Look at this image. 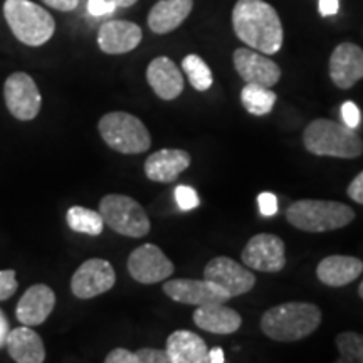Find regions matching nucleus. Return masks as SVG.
I'll return each mask as SVG.
<instances>
[{"label": "nucleus", "mask_w": 363, "mask_h": 363, "mask_svg": "<svg viewBox=\"0 0 363 363\" xmlns=\"http://www.w3.org/2000/svg\"><path fill=\"white\" fill-rule=\"evenodd\" d=\"M233 27L244 44L266 56L279 52L283 24L276 9L264 0H238L233 9Z\"/></svg>", "instance_id": "obj_1"}, {"label": "nucleus", "mask_w": 363, "mask_h": 363, "mask_svg": "<svg viewBox=\"0 0 363 363\" xmlns=\"http://www.w3.org/2000/svg\"><path fill=\"white\" fill-rule=\"evenodd\" d=\"M320 323V308L311 303L291 301L267 310L261 318V330L276 342H298L310 337Z\"/></svg>", "instance_id": "obj_2"}, {"label": "nucleus", "mask_w": 363, "mask_h": 363, "mask_svg": "<svg viewBox=\"0 0 363 363\" xmlns=\"http://www.w3.org/2000/svg\"><path fill=\"white\" fill-rule=\"evenodd\" d=\"M303 143L316 157L357 158L363 153V140L355 130L326 118H318L306 126Z\"/></svg>", "instance_id": "obj_3"}, {"label": "nucleus", "mask_w": 363, "mask_h": 363, "mask_svg": "<svg viewBox=\"0 0 363 363\" xmlns=\"http://www.w3.org/2000/svg\"><path fill=\"white\" fill-rule=\"evenodd\" d=\"M355 219L350 206L333 201H298L286 211V220L305 233H330L342 229Z\"/></svg>", "instance_id": "obj_4"}, {"label": "nucleus", "mask_w": 363, "mask_h": 363, "mask_svg": "<svg viewBox=\"0 0 363 363\" xmlns=\"http://www.w3.org/2000/svg\"><path fill=\"white\" fill-rule=\"evenodd\" d=\"M4 17L12 34L30 48H39L48 43L56 30V22L51 13L30 0H6Z\"/></svg>", "instance_id": "obj_5"}, {"label": "nucleus", "mask_w": 363, "mask_h": 363, "mask_svg": "<svg viewBox=\"0 0 363 363\" xmlns=\"http://www.w3.org/2000/svg\"><path fill=\"white\" fill-rule=\"evenodd\" d=\"M104 143L123 155L145 153L152 145V136L143 121L125 111L106 113L98 123Z\"/></svg>", "instance_id": "obj_6"}, {"label": "nucleus", "mask_w": 363, "mask_h": 363, "mask_svg": "<svg viewBox=\"0 0 363 363\" xmlns=\"http://www.w3.org/2000/svg\"><path fill=\"white\" fill-rule=\"evenodd\" d=\"M99 214L104 224L126 238H143L150 233V219L135 199L121 194H108L99 201Z\"/></svg>", "instance_id": "obj_7"}, {"label": "nucleus", "mask_w": 363, "mask_h": 363, "mask_svg": "<svg viewBox=\"0 0 363 363\" xmlns=\"http://www.w3.org/2000/svg\"><path fill=\"white\" fill-rule=\"evenodd\" d=\"M4 98L7 110L21 121H30L39 115L43 106L38 84L27 72H13L4 83Z\"/></svg>", "instance_id": "obj_8"}, {"label": "nucleus", "mask_w": 363, "mask_h": 363, "mask_svg": "<svg viewBox=\"0 0 363 363\" xmlns=\"http://www.w3.org/2000/svg\"><path fill=\"white\" fill-rule=\"evenodd\" d=\"M115 283L116 272L111 262L93 257V259L84 261L72 274L71 291L79 299H91L110 291Z\"/></svg>", "instance_id": "obj_9"}, {"label": "nucleus", "mask_w": 363, "mask_h": 363, "mask_svg": "<svg viewBox=\"0 0 363 363\" xmlns=\"http://www.w3.org/2000/svg\"><path fill=\"white\" fill-rule=\"evenodd\" d=\"M174 262L155 244L136 247L128 257V271L135 281L142 284H155L174 274Z\"/></svg>", "instance_id": "obj_10"}, {"label": "nucleus", "mask_w": 363, "mask_h": 363, "mask_svg": "<svg viewBox=\"0 0 363 363\" xmlns=\"http://www.w3.org/2000/svg\"><path fill=\"white\" fill-rule=\"evenodd\" d=\"M203 278L220 286L225 293H229L230 298L249 293L256 284V276L246 266L225 256L208 261L203 269Z\"/></svg>", "instance_id": "obj_11"}, {"label": "nucleus", "mask_w": 363, "mask_h": 363, "mask_svg": "<svg viewBox=\"0 0 363 363\" xmlns=\"http://www.w3.org/2000/svg\"><path fill=\"white\" fill-rule=\"evenodd\" d=\"M283 239L274 234H257L249 239L242 251L246 267L261 272H279L286 266Z\"/></svg>", "instance_id": "obj_12"}, {"label": "nucleus", "mask_w": 363, "mask_h": 363, "mask_svg": "<svg viewBox=\"0 0 363 363\" xmlns=\"http://www.w3.org/2000/svg\"><path fill=\"white\" fill-rule=\"evenodd\" d=\"M163 291L167 296L182 305H208V303H227L229 293H225L220 286L208 279H170L163 284Z\"/></svg>", "instance_id": "obj_13"}, {"label": "nucleus", "mask_w": 363, "mask_h": 363, "mask_svg": "<svg viewBox=\"0 0 363 363\" xmlns=\"http://www.w3.org/2000/svg\"><path fill=\"white\" fill-rule=\"evenodd\" d=\"M234 67L238 74L246 83L261 84L272 88L281 79V67L272 59L259 51L249 48H240L233 56Z\"/></svg>", "instance_id": "obj_14"}, {"label": "nucleus", "mask_w": 363, "mask_h": 363, "mask_svg": "<svg viewBox=\"0 0 363 363\" xmlns=\"http://www.w3.org/2000/svg\"><path fill=\"white\" fill-rule=\"evenodd\" d=\"M330 78L340 89H350L363 79V49L352 43H342L330 57Z\"/></svg>", "instance_id": "obj_15"}, {"label": "nucleus", "mask_w": 363, "mask_h": 363, "mask_svg": "<svg viewBox=\"0 0 363 363\" xmlns=\"http://www.w3.org/2000/svg\"><path fill=\"white\" fill-rule=\"evenodd\" d=\"M54 306H56V294L48 284H34L22 294L16 308V316L22 325L39 326L48 320Z\"/></svg>", "instance_id": "obj_16"}, {"label": "nucleus", "mask_w": 363, "mask_h": 363, "mask_svg": "<svg viewBox=\"0 0 363 363\" xmlns=\"http://www.w3.org/2000/svg\"><path fill=\"white\" fill-rule=\"evenodd\" d=\"M142 27L130 21H108L98 30V45L106 54H126L142 43Z\"/></svg>", "instance_id": "obj_17"}, {"label": "nucleus", "mask_w": 363, "mask_h": 363, "mask_svg": "<svg viewBox=\"0 0 363 363\" xmlns=\"http://www.w3.org/2000/svg\"><path fill=\"white\" fill-rule=\"evenodd\" d=\"M147 81L160 99L172 101L184 91V76L170 57H155L147 67Z\"/></svg>", "instance_id": "obj_18"}, {"label": "nucleus", "mask_w": 363, "mask_h": 363, "mask_svg": "<svg viewBox=\"0 0 363 363\" xmlns=\"http://www.w3.org/2000/svg\"><path fill=\"white\" fill-rule=\"evenodd\" d=\"M190 167V155L185 150L163 148L152 153L145 162V175L158 184H170Z\"/></svg>", "instance_id": "obj_19"}, {"label": "nucleus", "mask_w": 363, "mask_h": 363, "mask_svg": "<svg viewBox=\"0 0 363 363\" xmlns=\"http://www.w3.org/2000/svg\"><path fill=\"white\" fill-rule=\"evenodd\" d=\"M194 321L199 328L217 335L235 333L242 325V318L233 308L224 303H208L197 306L194 311Z\"/></svg>", "instance_id": "obj_20"}, {"label": "nucleus", "mask_w": 363, "mask_h": 363, "mask_svg": "<svg viewBox=\"0 0 363 363\" xmlns=\"http://www.w3.org/2000/svg\"><path fill=\"white\" fill-rule=\"evenodd\" d=\"M194 9V0H158L148 13V27L155 34H169L184 24Z\"/></svg>", "instance_id": "obj_21"}, {"label": "nucleus", "mask_w": 363, "mask_h": 363, "mask_svg": "<svg viewBox=\"0 0 363 363\" xmlns=\"http://www.w3.org/2000/svg\"><path fill=\"white\" fill-rule=\"evenodd\" d=\"M165 352L170 363H208L206 342L189 330L174 331L167 338Z\"/></svg>", "instance_id": "obj_22"}, {"label": "nucleus", "mask_w": 363, "mask_h": 363, "mask_svg": "<svg viewBox=\"0 0 363 363\" xmlns=\"http://www.w3.org/2000/svg\"><path fill=\"white\" fill-rule=\"evenodd\" d=\"M363 272V262L352 256H328L316 267V276L330 288H342L355 281Z\"/></svg>", "instance_id": "obj_23"}, {"label": "nucleus", "mask_w": 363, "mask_h": 363, "mask_svg": "<svg viewBox=\"0 0 363 363\" xmlns=\"http://www.w3.org/2000/svg\"><path fill=\"white\" fill-rule=\"evenodd\" d=\"M6 347L9 355L17 363H43L45 360L43 340L30 326L22 325L9 331Z\"/></svg>", "instance_id": "obj_24"}, {"label": "nucleus", "mask_w": 363, "mask_h": 363, "mask_svg": "<svg viewBox=\"0 0 363 363\" xmlns=\"http://www.w3.org/2000/svg\"><path fill=\"white\" fill-rule=\"evenodd\" d=\"M276 93L271 88L261 84L246 83L242 91H240V101L246 111L254 116H264L272 111L276 103Z\"/></svg>", "instance_id": "obj_25"}, {"label": "nucleus", "mask_w": 363, "mask_h": 363, "mask_svg": "<svg viewBox=\"0 0 363 363\" xmlns=\"http://www.w3.org/2000/svg\"><path fill=\"white\" fill-rule=\"evenodd\" d=\"M66 220L71 230L86 235H99L103 233L104 227V220L99 211H93V208H86L81 206L71 207L66 214Z\"/></svg>", "instance_id": "obj_26"}, {"label": "nucleus", "mask_w": 363, "mask_h": 363, "mask_svg": "<svg viewBox=\"0 0 363 363\" xmlns=\"http://www.w3.org/2000/svg\"><path fill=\"white\" fill-rule=\"evenodd\" d=\"M182 69L187 74L192 88L197 91H207L212 86V83H214V76H212L211 67L197 54L185 56L184 61H182Z\"/></svg>", "instance_id": "obj_27"}, {"label": "nucleus", "mask_w": 363, "mask_h": 363, "mask_svg": "<svg viewBox=\"0 0 363 363\" xmlns=\"http://www.w3.org/2000/svg\"><path fill=\"white\" fill-rule=\"evenodd\" d=\"M340 363H363V335L343 331L337 337Z\"/></svg>", "instance_id": "obj_28"}, {"label": "nucleus", "mask_w": 363, "mask_h": 363, "mask_svg": "<svg viewBox=\"0 0 363 363\" xmlns=\"http://www.w3.org/2000/svg\"><path fill=\"white\" fill-rule=\"evenodd\" d=\"M175 201L182 211H192L201 203L197 192L192 187H187V185H179L175 189Z\"/></svg>", "instance_id": "obj_29"}, {"label": "nucleus", "mask_w": 363, "mask_h": 363, "mask_svg": "<svg viewBox=\"0 0 363 363\" xmlns=\"http://www.w3.org/2000/svg\"><path fill=\"white\" fill-rule=\"evenodd\" d=\"M17 288H19V283L16 279V271H0V301H6V299L12 298Z\"/></svg>", "instance_id": "obj_30"}, {"label": "nucleus", "mask_w": 363, "mask_h": 363, "mask_svg": "<svg viewBox=\"0 0 363 363\" xmlns=\"http://www.w3.org/2000/svg\"><path fill=\"white\" fill-rule=\"evenodd\" d=\"M138 357V363H170V358L165 350H157V348H142L135 352Z\"/></svg>", "instance_id": "obj_31"}, {"label": "nucleus", "mask_w": 363, "mask_h": 363, "mask_svg": "<svg viewBox=\"0 0 363 363\" xmlns=\"http://www.w3.org/2000/svg\"><path fill=\"white\" fill-rule=\"evenodd\" d=\"M342 118H343V123L348 126V128L355 130L362 121V115L358 106L353 101H345L342 106Z\"/></svg>", "instance_id": "obj_32"}, {"label": "nucleus", "mask_w": 363, "mask_h": 363, "mask_svg": "<svg viewBox=\"0 0 363 363\" xmlns=\"http://www.w3.org/2000/svg\"><path fill=\"white\" fill-rule=\"evenodd\" d=\"M257 203H259V211L264 217H271L278 212V199L274 194L262 192L257 197Z\"/></svg>", "instance_id": "obj_33"}, {"label": "nucleus", "mask_w": 363, "mask_h": 363, "mask_svg": "<svg viewBox=\"0 0 363 363\" xmlns=\"http://www.w3.org/2000/svg\"><path fill=\"white\" fill-rule=\"evenodd\" d=\"M106 363H138V357L135 352L126 350V348H115L104 358Z\"/></svg>", "instance_id": "obj_34"}, {"label": "nucleus", "mask_w": 363, "mask_h": 363, "mask_svg": "<svg viewBox=\"0 0 363 363\" xmlns=\"http://www.w3.org/2000/svg\"><path fill=\"white\" fill-rule=\"evenodd\" d=\"M115 9V4L110 2V0H88V12L94 17L106 16V13H111Z\"/></svg>", "instance_id": "obj_35"}, {"label": "nucleus", "mask_w": 363, "mask_h": 363, "mask_svg": "<svg viewBox=\"0 0 363 363\" xmlns=\"http://www.w3.org/2000/svg\"><path fill=\"white\" fill-rule=\"evenodd\" d=\"M347 194L352 201H355L357 203H362L363 206V172H360V174L352 180V184L348 185Z\"/></svg>", "instance_id": "obj_36"}, {"label": "nucleus", "mask_w": 363, "mask_h": 363, "mask_svg": "<svg viewBox=\"0 0 363 363\" xmlns=\"http://www.w3.org/2000/svg\"><path fill=\"white\" fill-rule=\"evenodd\" d=\"M48 7L56 9L61 12H71L79 6V0H43Z\"/></svg>", "instance_id": "obj_37"}, {"label": "nucleus", "mask_w": 363, "mask_h": 363, "mask_svg": "<svg viewBox=\"0 0 363 363\" xmlns=\"http://www.w3.org/2000/svg\"><path fill=\"white\" fill-rule=\"evenodd\" d=\"M340 9V2L338 0H320L318 2V11L323 17H330V16H335V13L338 12Z\"/></svg>", "instance_id": "obj_38"}, {"label": "nucleus", "mask_w": 363, "mask_h": 363, "mask_svg": "<svg viewBox=\"0 0 363 363\" xmlns=\"http://www.w3.org/2000/svg\"><path fill=\"white\" fill-rule=\"evenodd\" d=\"M9 331H11V326H9V320L6 316V313L0 310V348L6 347V340Z\"/></svg>", "instance_id": "obj_39"}, {"label": "nucleus", "mask_w": 363, "mask_h": 363, "mask_svg": "<svg viewBox=\"0 0 363 363\" xmlns=\"http://www.w3.org/2000/svg\"><path fill=\"white\" fill-rule=\"evenodd\" d=\"M207 357H208V363H224L225 362L224 350H222V348H219V347L208 350Z\"/></svg>", "instance_id": "obj_40"}, {"label": "nucleus", "mask_w": 363, "mask_h": 363, "mask_svg": "<svg viewBox=\"0 0 363 363\" xmlns=\"http://www.w3.org/2000/svg\"><path fill=\"white\" fill-rule=\"evenodd\" d=\"M110 2L115 4V7H123V9H126V7L135 6V4L138 2V0H110Z\"/></svg>", "instance_id": "obj_41"}, {"label": "nucleus", "mask_w": 363, "mask_h": 363, "mask_svg": "<svg viewBox=\"0 0 363 363\" xmlns=\"http://www.w3.org/2000/svg\"><path fill=\"white\" fill-rule=\"evenodd\" d=\"M358 294H360V298L363 299V281L360 283V286H358Z\"/></svg>", "instance_id": "obj_42"}]
</instances>
